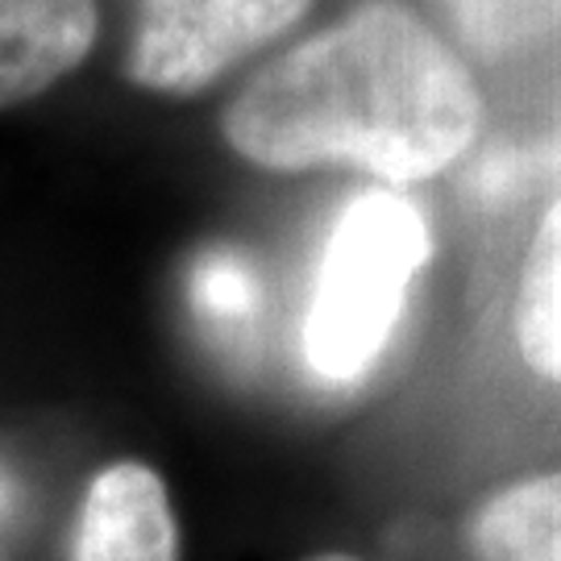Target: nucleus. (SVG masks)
Listing matches in <instances>:
<instances>
[{"label":"nucleus","instance_id":"nucleus-5","mask_svg":"<svg viewBox=\"0 0 561 561\" xmlns=\"http://www.w3.org/2000/svg\"><path fill=\"white\" fill-rule=\"evenodd\" d=\"M101 34L96 0H0V108L50 92Z\"/></svg>","mask_w":561,"mask_h":561},{"label":"nucleus","instance_id":"nucleus-6","mask_svg":"<svg viewBox=\"0 0 561 561\" xmlns=\"http://www.w3.org/2000/svg\"><path fill=\"white\" fill-rule=\"evenodd\" d=\"M466 545L479 561H561V470L486 495L466 524Z\"/></svg>","mask_w":561,"mask_h":561},{"label":"nucleus","instance_id":"nucleus-3","mask_svg":"<svg viewBox=\"0 0 561 561\" xmlns=\"http://www.w3.org/2000/svg\"><path fill=\"white\" fill-rule=\"evenodd\" d=\"M317 0H138L129 80L159 96H196L275 42Z\"/></svg>","mask_w":561,"mask_h":561},{"label":"nucleus","instance_id":"nucleus-7","mask_svg":"<svg viewBox=\"0 0 561 561\" xmlns=\"http://www.w3.org/2000/svg\"><path fill=\"white\" fill-rule=\"evenodd\" d=\"M516 345L541 379L561 387V201L541 217L524 254L516 291Z\"/></svg>","mask_w":561,"mask_h":561},{"label":"nucleus","instance_id":"nucleus-9","mask_svg":"<svg viewBox=\"0 0 561 561\" xmlns=\"http://www.w3.org/2000/svg\"><path fill=\"white\" fill-rule=\"evenodd\" d=\"M458 34L479 55L500 59L561 34V0H445Z\"/></svg>","mask_w":561,"mask_h":561},{"label":"nucleus","instance_id":"nucleus-4","mask_svg":"<svg viewBox=\"0 0 561 561\" xmlns=\"http://www.w3.org/2000/svg\"><path fill=\"white\" fill-rule=\"evenodd\" d=\"M71 561H180V524L167 482L146 461H113L92 479Z\"/></svg>","mask_w":561,"mask_h":561},{"label":"nucleus","instance_id":"nucleus-8","mask_svg":"<svg viewBox=\"0 0 561 561\" xmlns=\"http://www.w3.org/2000/svg\"><path fill=\"white\" fill-rule=\"evenodd\" d=\"M192 312L201 317V329L221 337L225 345L254 337L262 317V279L238 250H204L192 262Z\"/></svg>","mask_w":561,"mask_h":561},{"label":"nucleus","instance_id":"nucleus-11","mask_svg":"<svg viewBox=\"0 0 561 561\" xmlns=\"http://www.w3.org/2000/svg\"><path fill=\"white\" fill-rule=\"evenodd\" d=\"M304 561H362V558H354V553H312V558Z\"/></svg>","mask_w":561,"mask_h":561},{"label":"nucleus","instance_id":"nucleus-10","mask_svg":"<svg viewBox=\"0 0 561 561\" xmlns=\"http://www.w3.org/2000/svg\"><path fill=\"white\" fill-rule=\"evenodd\" d=\"M13 503H18V482H13V474H9L4 461H0V520L13 512Z\"/></svg>","mask_w":561,"mask_h":561},{"label":"nucleus","instance_id":"nucleus-1","mask_svg":"<svg viewBox=\"0 0 561 561\" xmlns=\"http://www.w3.org/2000/svg\"><path fill=\"white\" fill-rule=\"evenodd\" d=\"M470 67L400 0H370L287 55L229 101L225 141L262 171L354 167L421 183L479 138Z\"/></svg>","mask_w":561,"mask_h":561},{"label":"nucleus","instance_id":"nucleus-2","mask_svg":"<svg viewBox=\"0 0 561 561\" xmlns=\"http://www.w3.org/2000/svg\"><path fill=\"white\" fill-rule=\"evenodd\" d=\"M428 250L424 213L391 183L341 208L304 312V358L324 382H358L375 370Z\"/></svg>","mask_w":561,"mask_h":561}]
</instances>
